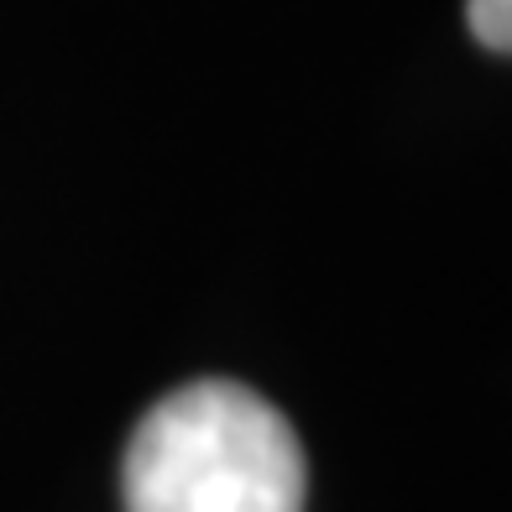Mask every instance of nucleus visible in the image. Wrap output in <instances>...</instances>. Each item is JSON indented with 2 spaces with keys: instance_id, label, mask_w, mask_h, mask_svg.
<instances>
[{
  "instance_id": "f257e3e1",
  "label": "nucleus",
  "mask_w": 512,
  "mask_h": 512,
  "mask_svg": "<svg viewBox=\"0 0 512 512\" xmlns=\"http://www.w3.org/2000/svg\"><path fill=\"white\" fill-rule=\"evenodd\" d=\"M126 512H304V450L283 413L241 382L157 398L121 460Z\"/></svg>"
},
{
  "instance_id": "f03ea898",
  "label": "nucleus",
  "mask_w": 512,
  "mask_h": 512,
  "mask_svg": "<svg viewBox=\"0 0 512 512\" xmlns=\"http://www.w3.org/2000/svg\"><path fill=\"white\" fill-rule=\"evenodd\" d=\"M465 16L492 53H512V0H465Z\"/></svg>"
}]
</instances>
